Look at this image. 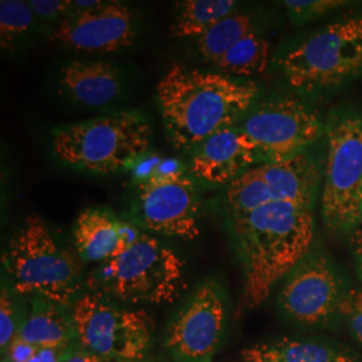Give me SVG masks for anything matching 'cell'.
<instances>
[{
    "instance_id": "cell-1",
    "label": "cell",
    "mask_w": 362,
    "mask_h": 362,
    "mask_svg": "<svg viewBox=\"0 0 362 362\" xmlns=\"http://www.w3.org/2000/svg\"><path fill=\"white\" fill-rule=\"evenodd\" d=\"M315 206L275 203L224 219L243 270L239 310H252L270 297L314 245Z\"/></svg>"
},
{
    "instance_id": "cell-30",
    "label": "cell",
    "mask_w": 362,
    "mask_h": 362,
    "mask_svg": "<svg viewBox=\"0 0 362 362\" xmlns=\"http://www.w3.org/2000/svg\"><path fill=\"white\" fill-rule=\"evenodd\" d=\"M350 247L354 259L356 270L362 279V230L357 228L354 233H350Z\"/></svg>"
},
{
    "instance_id": "cell-5",
    "label": "cell",
    "mask_w": 362,
    "mask_h": 362,
    "mask_svg": "<svg viewBox=\"0 0 362 362\" xmlns=\"http://www.w3.org/2000/svg\"><path fill=\"white\" fill-rule=\"evenodd\" d=\"M185 284V260L145 231L88 274L89 291L132 305L170 303L180 297Z\"/></svg>"
},
{
    "instance_id": "cell-25",
    "label": "cell",
    "mask_w": 362,
    "mask_h": 362,
    "mask_svg": "<svg viewBox=\"0 0 362 362\" xmlns=\"http://www.w3.org/2000/svg\"><path fill=\"white\" fill-rule=\"evenodd\" d=\"M284 8L293 25H306L351 4L345 0H285Z\"/></svg>"
},
{
    "instance_id": "cell-9",
    "label": "cell",
    "mask_w": 362,
    "mask_h": 362,
    "mask_svg": "<svg viewBox=\"0 0 362 362\" xmlns=\"http://www.w3.org/2000/svg\"><path fill=\"white\" fill-rule=\"evenodd\" d=\"M322 172L324 158L313 151L282 161L259 163L220 191L216 209L227 219L275 203L317 206Z\"/></svg>"
},
{
    "instance_id": "cell-10",
    "label": "cell",
    "mask_w": 362,
    "mask_h": 362,
    "mask_svg": "<svg viewBox=\"0 0 362 362\" xmlns=\"http://www.w3.org/2000/svg\"><path fill=\"white\" fill-rule=\"evenodd\" d=\"M82 349L106 358L140 362L152 346L153 322L143 310L122 308L101 294L86 291L70 308Z\"/></svg>"
},
{
    "instance_id": "cell-24",
    "label": "cell",
    "mask_w": 362,
    "mask_h": 362,
    "mask_svg": "<svg viewBox=\"0 0 362 362\" xmlns=\"http://www.w3.org/2000/svg\"><path fill=\"white\" fill-rule=\"evenodd\" d=\"M18 294H15L8 281L1 278V291H0V349L1 356L8 349L15 337L18 334L19 326L22 322L23 313L18 306Z\"/></svg>"
},
{
    "instance_id": "cell-20",
    "label": "cell",
    "mask_w": 362,
    "mask_h": 362,
    "mask_svg": "<svg viewBox=\"0 0 362 362\" xmlns=\"http://www.w3.org/2000/svg\"><path fill=\"white\" fill-rule=\"evenodd\" d=\"M245 362H356L350 356L314 341L282 338L242 350Z\"/></svg>"
},
{
    "instance_id": "cell-28",
    "label": "cell",
    "mask_w": 362,
    "mask_h": 362,
    "mask_svg": "<svg viewBox=\"0 0 362 362\" xmlns=\"http://www.w3.org/2000/svg\"><path fill=\"white\" fill-rule=\"evenodd\" d=\"M64 362H128L119 361V360H113V358H106L103 356L94 354L88 350L79 348L77 344L70 349L69 354L66 356L65 361Z\"/></svg>"
},
{
    "instance_id": "cell-13",
    "label": "cell",
    "mask_w": 362,
    "mask_h": 362,
    "mask_svg": "<svg viewBox=\"0 0 362 362\" xmlns=\"http://www.w3.org/2000/svg\"><path fill=\"white\" fill-rule=\"evenodd\" d=\"M228 298L218 278L196 286L169 321L164 348L176 362H212L226 336Z\"/></svg>"
},
{
    "instance_id": "cell-6",
    "label": "cell",
    "mask_w": 362,
    "mask_h": 362,
    "mask_svg": "<svg viewBox=\"0 0 362 362\" xmlns=\"http://www.w3.org/2000/svg\"><path fill=\"white\" fill-rule=\"evenodd\" d=\"M286 83L302 94L341 89L362 77V11L294 42L276 58Z\"/></svg>"
},
{
    "instance_id": "cell-14",
    "label": "cell",
    "mask_w": 362,
    "mask_h": 362,
    "mask_svg": "<svg viewBox=\"0 0 362 362\" xmlns=\"http://www.w3.org/2000/svg\"><path fill=\"white\" fill-rule=\"evenodd\" d=\"M140 19L122 1H104L93 11L69 15L49 34L57 46L82 54H113L134 45Z\"/></svg>"
},
{
    "instance_id": "cell-23",
    "label": "cell",
    "mask_w": 362,
    "mask_h": 362,
    "mask_svg": "<svg viewBox=\"0 0 362 362\" xmlns=\"http://www.w3.org/2000/svg\"><path fill=\"white\" fill-rule=\"evenodd\" d=\"M39 23L28 1H0V47L8 55L25 52L38 33Z\"/></svg>"
},
{
    "instance_id": "cell-3",
    "label": "cell",
    "mask_w": 362,
    "mask_h": 362,
    "mask_svg": "<svg viewBox=\"0 0 362 362\" xmlns=\"http://www.w3.org/2000/svg\"><path fill=\"white\" fill-rule=\"evenodd\" d=\"M3 276L19 297H39L71 308L88 291L85 263L73 245L39 215L15 227L1 254Z\"/></svg>"
},
{
    "instance_id": "cell-2",
    "label": "cell",
    "mask_w": 362,
    "mask_h": 362,
    "mask_svg": "<svg viewBox=\"0 0 362 362\" xmlns=\"http://www.w3.org/2000/svg\"><path fill=\"white\" fill-rule=\"evenodd\" d=\"M251 79L175 64L157 85V105L169 143L191 153L218 132L240 122L258 101Z\"/></svg>"
},
{
    "instance_id": "cell-19",
    "label": "cell",
    "mask_w": 362,
    "mask_h": 362,
    "mask_svg": "<svg viewBox=\"0 0 362 362\" xmlns=\"http://www.w3.org/2000/svg\"><path fill=\"white\" fill-rule=\"evenodd\" d=\"M263 27L264 18L260 13L236 10L194 40V52L203 62L214 65L242 39L254 33H262Z\"/></svg>"
},
{
    "instance_id": "cell-18",
    "label": "cell",
    "mask_w": 362,
    "mask_h": 362,
    "mask_svg": "<svg viewBox=\"0 0 362 362\" xmlns=\"http://www.w3.org/2000/svg\"><path fill=\"white\" fill-rule=\"evenodd\" d=\"M39 349L67 350L77 344L70 308L43 298H30L18 334Z\"/></svg>"
},
{
    "instance_id": "cell-27",
    "label": "cell",
    "mask_w": 362,
    "mask_h": 362,
    "mask_svg": "<svg viewBox=\"0 0 362 362\" xmlns=\"http://www.w3.org/2000/svg\"><path fill=\"white\" fill-rule=\"evenodd\" d=\"M339 317L348 326L350 333L362 345V290L348 287L341 305Z\"/></svg>"
},
{
    "instance_id": "cell-29",
    "label": "cell",
    "mask_w": 362,
    "mask_h": 362,
    "mask_svg": "<svg viewBox=\"0 0 362 362\" xmlns=\"http://www.w3.org/2000/svg\"><path fill=\"white\" fill-rule=\"evenodd\" d=\"M70 349H39L38 348L26 362H64Z\"/></svg>"
},
{
    "instance_id": "cell-7",
    "label": "cell",
    "mask_w": 362,
    "mask_h": 362,
    "mask_svg": "<svg viewBox=\"0 0 362 362\" xmlns=\"http://www.w3.org/2000/svg\"><path fill=\"white\" fill-rule=\"evenodd\" d=\"M324 139L320 204L325 227L332 233H354L362 224L361 112L334 113Z\"/></svg>"
},
{
    "instance_id": "cell-4",
    "label": "cell",
    "mask_w": 362,
    "mask_h": 362,
    "mask_svg": "<svg viewBox=\"0 0 362 362\" xmlns=\"http://www.w3.org/2000/svg\"><path fill=\"white\" fill-rule=\"evenodd\" d=\"M152 124L134 109L67 122L52 132L50 149L58 164L89 175L132 168L151 148Z\"/></svg>"
},
{
    "instance_id": "cell-16",
    "label": "cell",
    "mask_w": 362,
    "mask_h": 362,
    "mask_svg": "<svg viewBox=\"0 0 362 362\" xmlns=\"http://www.w3.org/2000/svg\"><path fill=\"white\" fill-rule=\"evenodd\" d=\"M125 79L121 67L101 59H73L58 67L55 86L73 104L101 109L115 104L124 93Z\"/></svg>"
},
{
    "instance_id": "cell-11",
    "label": "cell",
    "mask_w": 362,
    "mask_h": 362,
    "mask_svg": "<svg viewBox=\"0 0 362 362\" xmlns=\"http://www.w3.org/2000/svg\"><path fill=\"white\" fill-rule=\"evenodd\" d=\"M238 127L258 151L260 163L306 153L325 137L326 124L296 94H278L252 105Z\"/></svg>"
},
{
    "instance_id": "cell-17",
    "label": "cell",
    "mask_w": 362,
    "mask_h": 362,
    "mask_svg": "<svg viewBox=\"0 0 362 362\" xmlns=\"http://www.w3.org/2000/svg\"><path fill=\"white\" fill-rule=\"evenodd\" d=\"M141 230L107 208H86L77 216L71 245L83 263L101 264L115 258Z\"/></svg>"
},
{
    "instance_id": "cell-21",
    "label": "cell",
    "mask_w": 362,
    "mask_h": 362,
    "mask_svg": "<svg viewBox=\"0 0 362 362\" xmlns=\"http://www.w3.org/2000/svg\"><path fill=\"white\" fill-rule=\"evenodd\" d=\"M236 0H182L175 4L170 35L196 40L223 18L239 10Z\"/></svg>"
},
{
    "instance_id": "cell-8",
    "label": "cell",
    "mask_w": 362,
    "mask_h": 362,
    "mask_svg": "<svg viewBox=\"0 0 362 362\" xmlns=\"http://www.w3.org/2000/svg\"><path fill=\"white\" fill-rule=\"evenodd\" d=\"M200 192L188 168L157 167L133 184L127 220L145 233L194 240L200 235Z\"/></svg>"
},
{
    "instance_id": "cell-22",
    "label": "cell",
    "mask_w": 362,
    "mask_h": 362,
    "mask_svg": "<svg viewBox=\"0 0 362 362\" xmlns=\"http://www.w3.org/2000/svg\"><path fill=\"white\" fill-rule=\"evenodd\" d=\"M270 62L272 46L269 39L262 33H254L236 43L212 66L223 74L248 79L263 74Z\"/></svg>"
},
{
    "instance_id": "cell-26",
    "label": "cell",
    "mask_w": 362,
    "mask_h": 362,
    "mask_svg": "<svg viewBox=\"0 0 362 362\" xmlns=\"http://www.w3.org/2000/svg\"><path fill=\"white\" fill-rule=\"evenodd\" d=\"M38 19L39 28H49V34L71 13V0H28Z\"/></svg>"
},
{
    "instance_id": "cell-15",
    "label": "cell",
    "mask_w": 362,
    "mask_h": 362,
    "mask_svg": "<svg viewBox=\"0 0 362 362\" xmlns=\"http://www.w3.org/2000/svg\"><path fill=\"white\" fill-rule=\"evenodd\" d=\"M260 163L258 151L238 125L218 132L189 153L188 170L202 189H224Z\"/></svg>"
},
{
    "instance_id": "cell-12",
    "label": "cell",
    "mask_w": 362,
    "mask_h": 362,
    "mask_svg": "<svg viewBox=\"0 0 362 362\" xmlns=\"http://www.w3.org/2000/svg\"><path fill=\"white\" fill-rule=\"evenodd\" d=\"M346 290L332 259L313 245L281 282L278 309L293 324L326 326L339 317Z\"/></svg>"
},
{
    "instance_id": "cell-31",
    "label": "cell",
    "mask_w": 362,
    "mask_h": 362,
    "mask_svg": "<svg viewBox=\"0 0 362 362\" xmlns=\"http://www.w3.org/2000/svg\"><path fill=\"white\" fill-rule=\"evenodd\" d=\"M104 1L101 0H71V13L70 15L85 13L93 11L94 8L100 7Z\"/></svg>"
}]
</instances>
